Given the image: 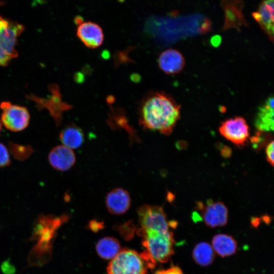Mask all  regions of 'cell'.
I'll use <instances>...</instances> for the list:
<instances>
[{"label": "cell", "instance_id": "obj_2", "mask_svg": "<svg viewBox=\"0 0 274 274\" xmlns=\"http://www.w3.org/2000/svg\"><path fill=\"white\" fill-rule=\"evenodd\" d=\"M143 237V245L146 248L145 253L151 261L166 262L174 253L173 233L169 231L161 232L152 230H139Z\"/></svg>", "mask_w": 274, "mask_h": 274}, {"label": "cell", "instance_id": "obj_14", "mask_svg": "<svg viewBox=\"0 0 274 274\" xmlns=\"http://www.w3.org/2000/svg\"><path fill=\"white\" fill-rule=\"evenodd\" d=\"M253 15L274 41V0L263 2Z\"/></svg>", "mask_w": 274, "mask_h": 274}, {"label": "cell", "instance_id": "obj_22", "mask_svg": "<svg viewBox=\"0 0 274 274\" xmlns=\"http://www.w3.org/2000/svg\"><path fill=\"white\" fill-rule=\"evenodd\" d=\"M2 269L7 274H12L15 272V268L7 261H5L2 265Z\"/></svg>", "mask_w": 274, "mask_h": 274}, {"label": "cell", "instance_id": "obj_8", "mask_svg": "<svg viewBox=\"0 0 274 274\" xmlns=\"http://www.w3.org/2000/svg\"><path fill=\"white\" fill-rule=\"evenodd\" d=\"M197 207L201 211L202 220L207 226L213 228L221 227L227 223L228 211L223 202L209 199L205 205L198 203Z\"/></svg>", "mask_w": 274, "mask_h": 274}, {"label": "cell", "instance_id": "obj_9", "mask_svg": "<svg viewBox=\"0 0 274 274\" xmlns=\"http://www.w3.org/2000/svg\"><path fill=\"white\" fill-rule=\"evenodd\" d=\"M77 35L86 47L92 49L100 46L104 38L101 27L91 21L81 22L79 24L77 29Z\"/></svg>", "mask_w": 274, "mask_h": 274}, {"label": "cell", "instance_id": "obj_21", "mask_svg": "<svg viewBox=\"0 0 274 274\" xmlns=\"http://www.w3.org/2000/svg\"><path fill=\"white\" fill-rule=\"evenodd\" d=\"M155 274H183V272L179 267L174 266L165 270L157 271Z\"/></svg>", "mask_w": 274, "mask_h": 274}, {"label": "cell", "instance_id": "obj_3", "mask_svg": "<svg viewBox=\"0 0 274 274\" xmlns=\"http://www.w3.org/2000/svg\"><path fill=\"white\" fill-rule=\"evenodd\" d=\"M152 264L142 253L125 249L112 259L107 272L108 274H146Z\"/></svg>", "mask_w": 274, "mask_h": 274}, {"label": "cell", "instance_id": "obj_17", "mask_svg": "<svg viewBox=\"0 0 274 274\" xmlns=\"http://www.w3.org/2000/svg\"><path fill=\"white\" fill-rule=\"evenodd\" d=\"M97 254L104 259H113L121 251L118 241L113 237L107 236L99 239L96 245Z\"/></svg>", "mask_w": 274, "mask_h": 274}, {"label": "cell", "instance_id": "obj_13", "mask_svg": "<svg viewBox=\"0 0 274 274\" xmlns=\"http://www.w3.org/2000/svg\"><path fill=\"white\" fill-rule=\"evenodd\" d=\"M48 159L51 165L55 169L66 171L74 165L76 157L72 149L64 145H59L51 150Z\"/></svg>", "mask_w": 274, "mask_h": 274}, {"label": "cell", "instance_id": "obj_18", "mask_svg": "<svg viewBox=\"0 0 274 274\" xmlns=\"http://www.w3.org/2000/svg\"><path fill=\"white\" fill-rule=\"evenodd\" d=\"M192 257L197 264L207 266L211 264L215 258V252L212 246L203 242L198 243L192 251Z\"/></svg>", "mask_w": 274, "mask_h": 274}, {"label": "cell", "instance_id": "obj_7", "mask_svg": "<svg viewBox=\"0 0 274 274\" xmlns=\"http://www.w3.org/2000/svg\"><path fill=\"white\" fill-rule=\"evenodd\" d=\"M220 133L226 139L238 147L244 146L249 138V128L245 119L238 116L222 122Z\"/></svg>", "mask_w": 274, "mask_h": 274}, {"label": "cell", "instance_id": "obj_6", "mask_svg": "<svg viewBox=\"0 0 274 274\" xmlns=\"http://www.w3.org/2000/svg\"><path fill=\"white\" fill-rule=\"evenodd\" d=\"M0 108L2 111L1 121L8 130L20 131L28 125L30 116L26 108L12 104L9 101L2 102Z\"/></svg>", "mask_w": 274, "mask_h": 274}, {"label": "cell", "instance_id": "obj_1", "mask_svg": "<svg viewBox=\"0 0 274 274\" xmlns=\"http://www.w3.org/2000/svg\"><path fill=\"white\" fill-rule=\"evenodd\" d=\"M180 108L170 95L162 91L151 93L141 106L140 123L145 129L168 135L180 119Z\"/></svg>", "mask_w": 274, "mask_h": 274}, {"label": "cell", "instance_id": "obj_23", "mask_svg": "<svg viewBox=\"0 0 274 274\" xmlns=\"http://www.w3.org/2000/svg\"><path fill=\"white\" fill-rule=\"evenodd\" d=\"M2 123H1V122L0 121V132H1V131L2 130Z\"/></svg>", "mask_w": 274, "mask_h": 274}, {"label": "cell", "instance_id": "obj_19", "mask_svg": "<svg viewBox=\"0 0 274 274\" xmlns=\"http://www.w3.org/2000/svg\"><path fill=\"white\" fill-rule=\"evenodd\" d=\"M11 163L9 151L6 147L0 143V167L8 166Z\"/></svg>", "mask_w": 274, "mask_h": 274}, {"label": "cell", "instance_id": "obj_15", "mask_svg": "<svg viewBox=\"0 0 274 274\" xmlns=\"http://www.w3.org/2000/svg\"><path fill=\"white\" fill-rule=\"evenodd\" d=\"M212 247L219 256L224 257L234 254L237 250L236 240L232 236L225 234L215 235L212 241Z\"/></svg>", "mask_w": 274, "mask_h": 274}, {"label": "cell", "instance_id": "obj_5", "mask_svg": "<svg viewBox=\"0 0 274 274\" xmlns=\"http://www.w3.org/2000/svg\"><path fill=\"white\" fill-rule=\"evenodd\" d=\"M140 229L161 232L169 231V224L161 207L144 204L138 210Z\"/></svg>", "mask_w": 274, "mask_h": 274}, {"label": "cell", "instance_id": "obj_11", "mask_svg": "<svg viewBox=\"0 0 274 274\" xmlns=\"http://www.w3.org/2000/svg\"><path fill=\"white\" fill-rule=\"evenodd\" d=\"M254 125L259 131L274 133V96L269 97L259 107Z\"/></svg>", "mask_w": 274, "mask_h": 274}, {"label": "cell", "instance_id": "obj_10", "mask_svg": "<svg viewBox=\"0 0 274 274\" xmlns=\"http://www.w3.org/2000/svg\"><path fill=\"white\" fill-rule=\"evenodd\" d=\"M159 68L167 75L176 74L184 68L185 60L182 53L175 49H168L159 55L158 60Z\"/></svg>", "mask_w": 274, "mask_h": 274}, {"label": "cell", "instance_id": "obj_4", "mask_svg": "<svg viewBox=\"0 0 274 274\" xmlns=\"http://www.w3.org/2000/svg\"><path fill=\"white\" fill-rule=\"evenodd\" d=\"M23 26L9 21L0 16V65H6L17 56L15 49L18 37L23 31Z\"/></svg>", "mask_w": 274, "mask_h": 274}, {"label": "cell", "instance_id": "obj_12", "mask_svg": "<svg viewBox=\"0 0 274 274\" xmlns=\"http://www.w3.org/2000/svg\"><path fill=\"white\" fill-rule=\"evenodd\" d=\"M131 198L129 193L122 188H115L109 192L106 197V207L114 215L125 213L129 208Z\"/></svg>", "mask_w": 274, "mask_h": 274}, {"label": "cell", "instance_id": "obj_16", "mask_svg": "<svg viewBox=\"0 0 274 274\" xmlns=\"http://www.w3.org/2000/svg\"><path fill=\"white\" fill-rule=\"evenodd\" d=\"M63 145L71 149L80 147L84 141L82 130L75 125H70L63 128L59 134Z\"/></svg>", "mask_w": 274, "mask_h": 274}, {"label": "cell", "instance_id": "obj_20", "mask_svg": "<svg viewBox=\"0 0 274 274\" xmlns=\"http://www.w3.org/2000/svg\"><path fill=\"white\" fill-rule=\"evenodd\" d=\"M265 154L267 161L274 167V140L270 142L266 146Z\"/></svg>", "mask_w": 274, "mask_h": 274}]
</instances>
